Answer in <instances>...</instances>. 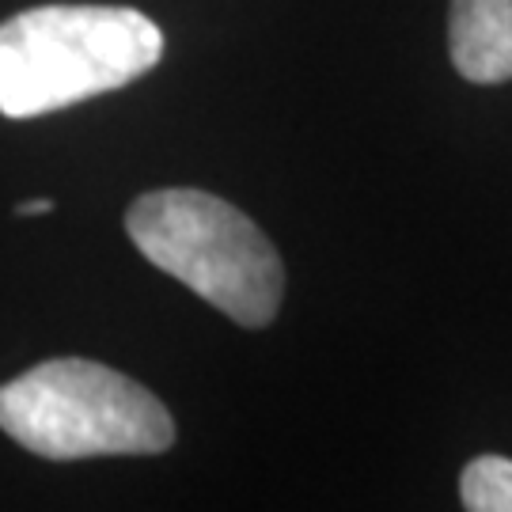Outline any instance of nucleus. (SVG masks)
<instances>
[{"instance_id":"39448f33","label":"nucleus","mask_w":512,"mask_h":512,"mask_svg":"<svg viewBox=\"0 0 512 512\" xmlns=\"http://www.w3.org/2000/svg\"><path fill=\"white\" fill-rule=\"evenodd\" d=\"M463 509L471 512H512V459L478 456L459 478Z\"/></svg>"},{"instance_id":"20e7f679","label":"nucleus","mask_w":512,"mask_h":512,"mask_svg":"<svg viewBox=\"0 0 512 512\" xmlns=\"http://www.w3.org/2000/svg\"><path fill=\"white\" fill-rule=\"evenodd\" d=\"M448 50L471 84L512 80V0H452Z\"/></svg>"},{"instance_id":"7ed1b4c3","label":"nucleus","mask_w":512,"mask_h":512,"mask_svg":"<svg viewBox=\"0 0 512 512\" xmlns=\"http://www.w3.org/2000/svg\"><path fill=\"white\" fill-rule=\"evenodd\" d=\"M0 429L54 463L160 456L175 444V421L148 387L80 357H57L0 384Z\"/></svg>"},{"instance_id":"f257e3e1","label":"nucleus","mask_w":512,"mask_h":512,"mask_svg":"<svg viewBox=\"0 0 512 512\" xmlns=\"http://www.w3.org/2000/svg\"><path fill=\"white\" fill-rule=\"evenodd\" d=\"M164 31L137 8L46 4L0 23V114L38 118L156 69Z\"/></svg>"},{"instance_id":"423d86ee","label":"nucleus","mask_w":512,"mask_h":512,"mask_svg":"<svg viewBox=\"0 0 512 512\" xmlns=\"http://www.w3.org/2000/svg\"><path fill=\"white\" fill-rule=\"evenodd\" d=\"M50 209H54V202H50V198H31V202L16 205L19 217H42V213H50Z\"/></svg>"},{"instance_id":"f03ea898","label":"nucleus","mask_w":512,"mask_h":512,"mask_svg":"<svg viewBox=\"0 0 512 512\" xmlns=\"http://www.w3.org/2000/svg\"><path fill=\"white\" fill-rule=\"evenodd\" d=\"M126 232L137 251L179 277L239 327L274 323L285 266L251 217L205 190H152L129 205Z\"/></svg>"}]
</instances>
